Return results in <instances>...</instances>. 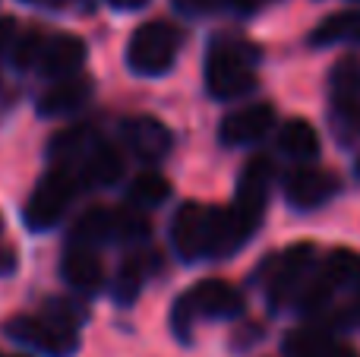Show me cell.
<instances>
[{"instance_id":"obj_1","label":"cell","mask_w":360,"mask_h":357,"mask_svg":"<svg viewBox=\"0 0 360 357\" xmlns=\"http://www.w3.org/2000/svg\"><path fill=\"white\" fill-rule=\"evenodd\" d=\"M253 238V228L234 209H215L202 202H184L171 225V244L184 263L224 259Z\"/></svg>"},{"instance_id":"obj_2","label":"cell","mask_w":360,"mask_h":357,"mask_svg":"<svg viewBox=\"0 0 360 357\" xmlns=\"http://www.w3.org/2000/svg\"><path fill=\"white\" fill-rule=\"evenodd\" d=\"M243 313V294L234 285L221 278H205L193 285L190 291L177 297L171 310V329L177 332L180 342H190V329L196 320H234Z\"/></svg>"},{"instance_id":"obj_3","label":"cell","mask_w":360,"mask_h":357,"mask_svg":"<svg viewBox=\"0 0 360 357\" xmlns=\"http://www.w3.org/2000/svg\"><path fill=\"white\" fill-rule=\"evenodd\" d=\"M256 54L247 41H218L205 57V89L218 101H234L256 86Z\"/></svg>"},{"instance_id":"obj_4","label":"cell","mask_w":360,"mask_h":357,"mask_svg":"<svg viewBox=\"0 0 360 357\" xmlns=\"http://www.w3.org/2000/svg\"><path fill=\"white\" fill-rule=\"evenodd\" d=\"M149 238V221L139 215V209H105L95 206L76 221L73 244L101 247V244H136Z\"/></svg>"},{"instance_id":"obj_5","label":"cell","mask_w":360,"mask_h":357,"mask_svg":"<svg viewBox=\"0 0 360 357\" xmlns=\"http://www.w3.org/2000/svg\"><path fill=\"white\" fill-rule=\"evenodd\" d=\"M79 177H76L73 168H67V164H57L54 171H48V174L38 181V187L32 190L29 202H25V225H29V231H48V228H54L57 221L63 219V212H67V206L73 202L76 190H79Z\"/></svg>"},{"instance_id":"obj_6","label":"cell","mask_w":360,"mask_h":357,"mask_svg":"<svg viewBox=\"0 0 360 357\" xmlns=\"http://www.w3.org/2000/svg\"><path fill=\"white\" fill-rule=\"evenodd\" d=\"M180 32L168 22H146L130 35L127 63L139 76H165L177 60Z\"/></svg>"},{"instance_id":"obj_7","label":"cell","mask_w":360,"mask_h":357,"mask_svg":"<svg viewBox=\"0 0 360 357\" xmlns=\"http://www.w3.org/2000/svg\"><path fill=\"white\" fill-rule=\"evenodd\" d=\"M6 339L19 342V345L32 348V351L44 357H70L79 351V335L76 326L54 320V316H13L4 326Z\"/></svg>"},{"instance_id":"obj_8","label":"cell","mask_w":360,"mask_h":357,"mask_svg":"<svg viewBox=\"0 0 360 357\" xmlns=\"http://www.w3.org/2000/svg\"><path fill=\"white\" fill-rule=\"evenodd\" d=\"M313 263H316V247L313 244H294L272 263L269 275V301L272 307H285L288 301H297L304 288L310 285Z\"/></svg>"},{"instance_id":"obj_9","label":"cell","mask_w":360,"mask_h":357,"mask_svg":"<svg viewBox=\"0 0 360 357\" xmlns=\"http://www.w3.org/2000/svg\"><path fill=\"white\" fill-rule=\"evenodd\" d=\"M272 162L269 158H253V162L243 168L240 181H237V193H234V212L247 221L250 228L256 231L259 219L266 215V202H269V187H272Z\"/></svg>"},{"instance_id":"obj_10","label":"cell","mask_w":360,"mask_h":357,"mask_svg":"<svg viewBox=\"0 0 360 357\" xmlns=\"http://www.w3.org/2000/svg\"><path fill=\"white\" fill-rule=\"evenodd\" d=\"M338 190H342V181H338L332 171H323V168H297L285 181L288 202H291L294 209H300V212L326 206Z\"/></svg>"},{"instance_id":"obj_11","label":"cell","mask_w":360,"mask_h":357,"mask_svg":"<svg viewBox=\"0 0 360 357\" xmlns=\"http://www.w3.org/2000/svg\"><path fill=\"white\" fill-rule=\"evenodd\" d=\"M272 124H275L272 105H247L221 120L218 136H221L224 145H250V143H259L272 130Z\"/></svg>"},{"instance_id":"obj_12","label":"cell","mask_w":360,"mask_h":357,"mask_svg":"<svg viewBox=\"0 0 360 357\" xmlns=\"http://www.w3.org/2000/svg\"><path fill=\"white\" fill-rule=\"evenodd\" d=\"M82 60H86V41L76 35H57L41 44L35 67L48 79H63V76H73L82 67Z\"/></svg>"},{"instance_id":"obj_13","label":"cell","mask_w":360,"mask_h":357,"mask_svg":"<svg viewBox=\"0 0 360 357\" xmlns=\"http://www.w3.org/2000/svg\"><path fill=\"white\" fill-rule=\"evenodd\" d=\"M60 275L79 294H98L101 285H105V269H101V259L95 257L92 247H79L73 244L60 259Z\"/></svg>"},{"instance_id":"obj_14","label":"cell","mask_w":360,"mask_h":357,"mask_svg":"<svg viewBox=\"0 0 360 357\" xmlns=\"http://www.w3.org/2000/svg\"><path fill=\"white\" fill-rule=\"evenodd\" d=\"M124 133L130 152L143 162H162L171 152V130L155 117H133Z\"/></svg>"},{"instance_id":"obj_15","label":"cell","mask_w":360,"mask_h":357,"mask_svg":"<svg viewBox=\"0 0 360 357\" xmlns=\"http://www.w3.org/2000/svg\"><path fill=\"white\" fill-rule=\"evenodd\" d=\"M89 98H92V82L82 76H63L38 98V114L41 117H63V114L79 111Z\"/></svg>"},{"instance_id":"obj_16","label":"cell","mask_w":360,"mask_h":357,"mask_svg":"<svg viewBox=\"0 0 360 357\" xmlns=\"http://www.w3.org/2000/svg\"><path fill=\"white\" fill-rule=\"evenodd\" d=\"M73 171L82 187H114L124 174V155L114 145L98 143Z\"/></svg>"},{"instance_id":"obj_17","label":"cell","mask_w":360,"mask_h":357,"mask_svg":"<svg viewBox=\"0 0 360 357\" xmlns=\"http://www.w3.org/2000/svg\"><path fill=\"white\" fill-rule=\"evenodd\" d=\"M285 357H360L354 348L335 342L323 329H297L285 339Z\"/></svg>"},{"instance_id":"obj_18","label":"cell","mask_w":360,"mask_h":357,"mask_svg":"<svg viewBox=\"0 0 360 357\" xmlns=\"http://www.w3.org/2000/svg\"><path fill=\"white\" fill-rule=\"evenodd\" d=\"M98 143H101V136L89 124L70 126V130H63V133H57L54 136V143H51V155H54L57 164L76 168V164H79Z\"/></svg>"},{"instance_id":"obj_19","label":"cell","mask_w":360,"mask_h":357,"mask_svg":"<svg viewBox=\"0 0 360 357\" xmlns=\"http://www.w3.org/2000/svg\"><path fill=\"white\" fill-rule=\"evenodd\" d=\"M278 149L294 162H313L319 155V133L313 124L294 117L278 130Z\"/></svg>"},{"instance_id":"obj_20","label":"cell","mask_w":360,"mask_h":357,"mask_svg":"<svg viewBox=\"0 0 360 357\" xmlns=\"http://www.w3.org/2000/svg\"><path fill=\"white\" fill-rule=\"evenodd\" d=\"M360 38V10H342L335 16L323 19V22L313 29L310 41L316 48H329V44H338V41H354Z\"/></svg>"},{"instance_id":"obj_21","label":"cell","mask_w":360,"mask_h":357,"mask_svg":"<svg viewBox=\"0 0 360 357\" xmlns=\"http://www.w3.org/2000/svg\"><path fill=\"white\" fill-rule=\"evenodd\" d=\"M171 196V183L165 181L158 171H143L136 174V181L127 190V202L133 209H158L162 202H168Z\"/></svg>"},{"instance_id":"obj_22","label":"cell","mask_w":360,"mask_h":357,"mask_svg":"<svg viewBox=\"0 0 360 357\" xmlns=\"http://www.w3.org/2000/svg\"><path fill=\"white\" fill-rule=\"evenodd\" d=\"M332 98H335V108H342V111H354L360 105V63L354 57H345L332 70Z\"/></svg>"},{"instance_id":"obj_23","label":"cell","mask_w":360,"mask_h":357,"mask_svg":"<svg viewBox=\"0 0 360 357\" xmlns=\"http://www.w3.org/2000/svg\"><path fill=\"white\" fill-rule=\"evenodd\" d=\"M326 282L332 288H348V291H360V253L354 250H332L326 259L323 269Z\"/></svg>"},{"instance_id":"obj_24","label":"cell","mask_w":360,"mask_h":357,"mask_svg":"<svg viewBox=\"0 0 360 357\" xmlns=\"http://www.w3.org/2000/svg\"><path fill=\"white\" fill-rule=\"evenodd\" d=\"M143 282H146V266L143 259H127L124 266H120L117 278H114V301L117 304H133L139 297V291H143Z\"/></svg>"},{"instance_id":"obj_25","label":"cell","mask_w":360,"mask_h":357,"mask_svg":"<svg viewBox=\"0 0 360 357\" xmlns=\"http://www.w3.org/2000/svg\"><path fill=\"white\" fill-rule=\"evenodd\" d=\"M41 44H44V38L38 35V32H25L22 38H16L13 41V63H16L19 70L22 67H35L38 63V54H41Z\"/></svg>"},{"instance_id":"obj_26","label":"cell","mask_w":360,"mask_h":357,"mask_svg":"<svg viewBox=\"0 0 360 357\" xmlns=\"http://www.w3.org/2000/svg\"><path fill=\"white\" fill-rule=\"evenodd\" d=\"M44 313L54 316V320H60V323H67V326H76V329H79V323H86V310L73 301H60V297H54V301L44 304Z\"/></svg>"},{"instance_id":"obj_27","label":"cell","mask_w":360,"mask_h":357,"mask_svg":"<svg viewBox=\"0 0 360 357\" xmlns=\"http://www.w3.org/2000/svg\"><path fill=\"white\" fill-rule=\"evenodd\" d=\"M177 6L186 13H212V10H228V6H234V0H177Z\"/></svg>"},{"instance_id":"obj_28","label":"cell","mask_w":360,"mask_h":357,"mask_svg":"<svg viewBox=\"0 0 360 357\" xmlns=\"http://www.w3.org/2000/svg\"><path fill=\"white\" fill-rule=\"evenodd\" d=\"M13 41H16V19L4 16V19H0V57L10 54Z\"/></svg>"},{"instance_id":"obj_29","label":"cell","mask_w":360,"mask_h":357,"mask_svg":"<svg viewBox=\"0 0 360 357\" xmlns=\"http://www.w3.org/2000/svg\"><path fill=\"white\" fill-rule=\"evenodd\" d=\"M108 4H111L114 10H139V6H146L149 0H108Z\"/></svg>"},{"instance_id":"obj_30","label":"cell","mask_w":360,"mask_h":357,"mask_svg":"<svg viewBox=\"0 0 360 357\" xmlns=\"http://www.w3.org/2000/svg\"><path fill=\"white\" fill-rule=\"evenodd\" d=\"M13 266H16V259H13V250H0V275L13 272Z\"/></svg>"},{"instance_id":"obj_31","label":"cell","mask_w":360,"mask_h":357,"mask_svg":"<svg viewBox=\"0 0 360 357\" xmlns=\"http://www.w3.org/2000/svg\"><path fill=\"white\" fill-rule=\"evenodd\" d=\"M25 4H44V0H25ZM54 4H57V0H54Z\"/></svg>"},{"instance_id":"obj_32","label":"cell","mask_w":360,"mask_h":357,"mask_svg":"<svg viewBox=\"0 0 360 357\" xmlns=\"http://www.w3.org/2000/svg\"><path fill=\"white\" fill-rule=\"evenodd\" d=\"M357 174H360V162H357Z\"/></svg>"}]
</instances>
